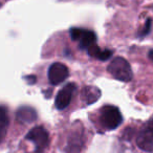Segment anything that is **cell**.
<instances>
[{"mask_svg":"<svg viewBox=\"0 0 153 153\" xmlns=\"http://www.w3.org/2000/svg\"><path fill=\"white\" fill-rule=\"evenodd\" d=\"M108 71L113 78L123 82H129L133 76L130 64L128 63L127 60L122 57L114 58L110 62V64L108 65Z\"/></svg>","mask_w":153,"mask_h":153,"instance_id":"obj_1","label":"cell"},{"mask_svg":"<svg viewBox=\"0 0 153 153\" xmlns=\"http://www.w3.org/2000/svg\"><path fill=\"white\" fill-rule=\"evenodd\" d=\"M100 122L107 130H113L123 122V117L119 108L114 106H105L100 113Z\"/></svg>","mask_w":153,"mask_h":153,"instance_id":"obj_2","label":"cell"},{"mask_svg":"<svg viewBox=\"0 0 153 153\" xmlns=\"http://www.w3.org/2000/svg\"><path fill=\"white\" fill-rule=\"evenodd\" d=\"M26 140H30L35 144V152L42 153L48 146V132L42 126H37L28 131V133L26 134Z\"/></svg>","mask_w":153,"mask_h":153,"instance_id":"obj_3","label":"cell"},{"mask_svg":"<svg viewBox=\"0 0 153 153\" xmlns=\"http://www.w3.org/2000/svg\"><path fill=\"white\" fill-rule=\"evenodd\" d=\"M70 37L74 41L79 42L80 48L82 49H88L97 44V36L91 30L74 27L70 30Z\"/></svg>","mask_w":153,"mask_h":153,"instance_id":"obj_4","label":"cell"},{"mask_svg":"<svg viewBox=\"0 0 153 153\" xmlns=\"http://www.w3.org/2000/svg\"><path fill=\"white\" fill-rule=\"evenodd\" d=\"M68 74L69 70L67 66L60 62H56L51 64L48 68V81L53 85H58L67 79Z\"/></svg>","mask_w":153,"mask_h":153,"instance_id":"obj_5","label":"cell"},{"mask_svg":"<svg viewBox=\"0 0 153 153\" xmlns=\"http://www.w3.org/2000/svg\"><path fill=\"white\" fill-rule=\"evenodd\" d=\"M74 89H76L74 84L69 83L64 86V87L58 92L57 97H56V101H55L56 108H57L58 110H63L64 108H66V107L69 105Z\"/></svg>","mask_w":153,"mask_h":153,"instance_id":"obj_6","label":"cell"},{"mask_svg":"<svg viewBox=\"0 0 153 153\" xmlns=\"http://www.w3.org/2000/svg\"><path fill=\"white\" fill-rule=\"evenodd\" d=\"M136 144L142 150L148 152L153 151V131L148 126L138 133L136 137Z\"/></svg>","mask_w":153,"mask_h":153,"instance_id":"obj_7","label":"cell"},{"mask_svg":"<svg viewBox=\"0 0 153 153\" xmlns=\"http://www.w3.org/2000/svg\"><path fill=\"white\" fill-rule=\"evenodd\" d=\"M17 120L23 124H30L37 119V112L34 108L30 106H22L17 110L16 113Z\"/></svg>","mask_w":153,"mask_h":153,"instance_id":"obj_8","label":"cell"},{"mask_svg":"<svg viewBox=\"0 0 153 153\" xmlns=\"http://www.w3.org/2000/svg\"><path fill=\"white\" fill-rule=\"evenodd\" d=\"M100 97H101V91L96 86H86V87L83 88L81 94L82 100L84 102H86V104L96 103L100 99Z\"/></svg>","mask_w":153,"mask_h":153,"instance_id":"obj_9","label":"cell"},{"mask_svg":"<svg viewBox=\"0 0 153 153\" xmlns=\"http://www.w3.org/2000/svg\"><path fill=\"white\" fill-rule=\"evenodd\" d=\"M87 51L89 56L97 58L99 60H102V61H106L112 56V51H110V49H101L97 44L92 45L90 48L87 49Z\"/></svg>","mask_w":153,"mask_h":153,"instance_id":"obj_10","label":"cell"},{"mask_svg":"<svg viewBox=\"0 0 153 153\" xmlns=\"http://www.w3.org/2000/svg\"><path fill=\"white\" fill-rule=\"evenodd\" d=\"M7 126H9V117L7 113V108L4 106H1L0 108V135H1V138L4 137Z\"/></svg>","mask_w":153,"mask_h":153,"instance_id":"obj_11","label":"cell"},{"mask_svg":"<svg viewBox=\"0 0 153 153\" xmlns=\"http://www.w3.org/2000/svg\"><path fill=\"white\" fill-rule=\"evenodd\" d=\"M150 28H151V20L148 19L146 21V23H145V25H144V30H142V32L140 33V37L146 36V35L150 32Z\"/></svg>","mask_w":153,"mask_h":153,"instance_id":"obj_12","label":"cell"},{"mask_svg":"<svg viewBox=\"0 0 153 153\" xmlns=\"http://www.w3.org/2000/svg\"><path fill=\"white\" fill-rule=\"evenodd\" d=\"M26 80H27L28 84H30V85H32L33 83H35V82H36V76H26Z\"/></svg>","mask_w":153,"mask_h":153,"instance_id":"obj_13","label":"cell"},{"mask_svg":"<svg viewBox=\"0 0 153 153\" xmlns=\"http://www.w3.org/2000/svg\"><path fill=\"white\" fill-rule=\"evenodd\" d=\"M149 59L153 62V51H149Z\"/></svg>","mask_w":153,"mask_h":153,"instance_id":"obj_14","label":"cell"},{"mask_svg":"<svg viewBox=\"0 0 153 153\" xmlns=\"http://www.w3.org/2000/svg\"><path fill=\"white\" fill-rule=\"evenodd\" d=\"M148 127L150 128V129L153 131V120H152V121H151V122H149V124H148Z\"/></svg>","mask_w":153,"mask_h":153,"instance_id":"obj_15","label":"cell"}]
</instances>
